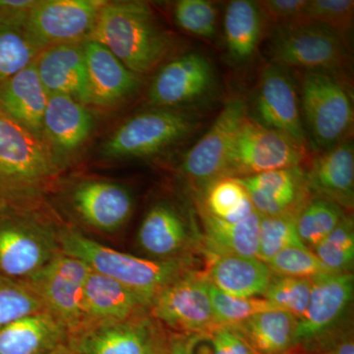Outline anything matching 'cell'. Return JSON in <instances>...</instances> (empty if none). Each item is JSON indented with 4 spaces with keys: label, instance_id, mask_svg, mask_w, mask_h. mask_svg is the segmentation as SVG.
Masks as SVG:
<instances>
[{
    "label": "cell",
    "instance_id": "cell-19",
    "mask_svg": "<svg viewBox=\"0 0 354 354\" xmlns=\"http://www.w3.org/2000/svg\"><path fill=\"white\" fill-rule=\"evenodd\" d=\"M87 65L90 106L101 109L120 106L135 97L142 87V77L133 73L101 44L84 41Z\"/></svg>",
    "mask_w": 354,
    "mask_h": 354
},
{
    "label": "cell",
    "instance_id": "cell-30",
    "mask_svg": "<svg viewBox=\"0 0 354 354\" xmlns=\"http://www.w3.org/2000/svg\"><path fill=\"white\" fill-rule=\"evenodd\" d=\"M264 17L257 2L234 0L223 18L225 46L232 62H246L255 55L262 37Z\"/></svg>",
    "mask_w": 354,
    "mask_h": 354
},
{
    "label": "cell",
    "instance_id": "cell-32",
    "mask_svg": "<svg viewBox=\"0 0 354 354\" xmlns=\"http://www.w3.org/2000/svg\"><path fill=\"white\" fill-rule=\"evenodd\" d=\"M344 215V209L334 202L316 195L310 196L295 218L302 244L313 250L334 230Z\"/></svg>",
    "mask_w": 354,
    "mask_h": 354
},
{
    "label": "cell",
    "instance_id": "cell-4",
    "mask_svg": "<svg viewBox=\"0 0 354 354\" xmlns=\"http://www.w3.org/2000/svg\"><path fill=\"white\" fill-rule=\"evenodd\" d=\"M7 208L0 215V274L26 281L62 252L59 227L36 207Z\"/></svg>",
    "mask_w": 354,
    "mask_h": 354
},
{
    "label": "cell",
    "instance_id": "cell-20",
    "mask_svg": "<svg viewBox=\"0 0 354 354\" xmlns=\"http://www.w3.org/2000/svg\"><path fill=\"white\" fill-rule=\"evenodd\" d=\"M236 179L261 216L297 215L311 194L302 165Z\"/></svg>",
    "mask_w": 354,
    "mask_h": 354
},
{
    "label": "cell",
    "instance_id": "cell-3",
    "mask_svg": "<svg viewBox=\"0 0 354 354\" xmlns=\"http://www.w3.org/2000/svg\"><path fill=\"white\" fill-rule=\"evenodd\" d=\"M60 250L82 261L92 271L118 281L151 307L156 297L194 267L190 257L171 260L140 258L120 252L86 236L73 227H59Z\"/></svg>",
    "mask_w": 354,
    "mask_h": 354
},
{
    "label": "cell",
    "instance_id": "cell-22",
    "mask_svg": "<svg viewBox=\"0 0 354 354\" xmlns=\"http://www.w3.org/2000/svg\"><path fill=\"white\" fill-rule=\"evenodd\" d=\"M39 80L48 95H62L90 106L84 41L51 46L37 57Z\"/></svg>",
    "mask_w": 354,
    "mask_h": 354
},
{
    "label": "cell",
    "instance_id": "cell-18",
    "mask_svg": "<svg viewBox=\"0 0 354 354\" xmlns=\"http://www.w3.org/2000/svg\"><path fill=\"white\" fill-rule=\"evenodd\" d=\"M160 330L149 315L91 326L68 337L80 354H146Z\"/></svg>",
    "mask_w": 354,
    "mask_h": 354
},
{
    "label": "cell",
    "instance_id": "cell-16",
    "mask_svg": "<svg viewBox=\"0 0 354 354\" xmlns=\"http://www.w3.org/2000/svg\"><path fill=\"white\" fill-rule=\"evenodd\" d=\"M95 124L94 114L86 104L67 95L48 97L43 120V140L62 171L87 145Z\"/></svg>",
    "mask_w": 354,
    "mask_h": 354
},
{
    "label": "cell",
    "instance_id": "cell-24",
    "mask_svg": "<svg viewBox=\"0 0 354 354\" xmlns=\"http://www.w3.org/2000/svg\"><path fill=\"white\" fill-rule=\"evenodd\" d=\"M307 183L316 196L334 202L342 209L354 206V151L344 140L312 160L306 171Z\"/></svg>",
    "mask_w": 354,
    "mask_h": 354
},
{
    "label": "cell",
    "instance_id": "cell-44",
    "mask_svg": "<svg viewBox=\"0 0 354 354\" xmlns=\"http://www.w3.org/2000/svg\"><path fill=\"white\" fill-rule=\"evenodd\" d=\"M37 0H0V20L26 25Z\"/></svg>",
    "mask_w": 354,
    "mask_h": 354
},
{
    "label": "cell",
    "instance_id": "cell-48",
    "mask_svg": "<svg viewBox=\"0 0 354 354\" xmlns=\"http://www.w3.org/2000/svg\"><path fill=\"white\" fill-rule=\"evenodd\" d=\"M254 354H258V353H254Z\"/></svg>",
    "mask_w": 354,
    "mask_h": 354
},
{
    "label": "cell",
    "instance_id": "cell-11",
    "mask_svg": "<svg viewBox=\"0 0 354 354\" xmlns=\"http://www.w3.org/2000/svg\"><path fill=\"white\" fill-rule=\"evenodd\" d=\"M150 316L179 334L215 329L206 274L193 270L167 286L151 305Z\"/></svg>",
    "mask_w": 354,
    "mask_h": 354
},
{
    "label": "cell",
    "instance_id": "cell-46",
    "mask_svg": "<svg viewBox=\"0 0 354 354\" xmlns=\"http://www.w3.org/2000/svg\"><path fill=\"white\" fill-rule=\"evenodd\" d=\"M146 354H169V348H167V334L162 332L160 329L157 337L153 339L152 346L149 348Z\"/></svg>",
    "mask_w": 354,
    "mask_h": 354
},
{
    "label": "cell",
    "instance_id": "cell-36",
    "mask_svg": "<svg viewBox=\"0 0 354 354\" xmlns=\"http://www.w3.org/2000/svg\"><path fill=\"white\" fill-rule=\"evenodd\" d=\"M41 311H46L43 302L27 281L0 274V329Z\"/></svg>",
    "mask_w": 354,
    "mask_h": 354
},
{
    "label": "cell",
    "instance_id": "cell-23",
    "mask_svg": "<svg viewBox=\"0 0 354 354\" xmlns=\"http://www.w3.org/2000/svg\"><path fill=\"white\" fill-rule=\"evenodd\" d=\"M149 314L150 307L134 291L91 270L84 290V326L81 330L97 324L120 322Z\"/></svg>",
    "mask_w": 354,
    "mask_h": 354
},
{
    "label": "cell",
    "instance_id": "cell-27",
    "mask_svg": "<svg viewBox=\"0 0 354 354\" xmlns=\"http://www.w3.org/2000/svg\"><path fill=\"white\" fill-rule=\"evenodd\" d=\"M67 342L66 330L46 311L23 317L0 329V354H50Z\"/></svg>",
    "mask_w": 354,
    "mask_h": 354
},
{
    "label": "cell",
    "instance_id": "cell-21",
    "mask_svg": "<svg viewBox=\"0 0 354 354\" xmlns=\"http://www.w3.org/2000/svg\"><path fill=\"white\" fill-rule=\"evenodd\" d=\"M137 243L151 259H179L189 257L187 251L194 243V237L180 212L171 203L160 201L144 216Z\"/></svg>",
    "mask_w": 354,
    "mask_h": 354
},
{
    "label": "cell",
    "instance_id": "cell-17",
    "mask_svg": "<svg viewBox=\"0 0 354 354\" xmlns=\"http://www.w3.org/2000/svg\"><path fill=\"white\" fill-rule=\"evenodd\" d=\"M255 111L257 122L307 146L297 91L290 77L278 65L272 64L263 70L256 91Z\"/></svg>",
    "mask_w": 354,
    "mask_h": 354
},
{
    "label": "cell",
    "instance_id": "cell-40",
    "mask_svg": "<svg viewBox=\"0 0 354 354\" xmlns=\"http://www.w3.org/2000/svg\"><path fill=\"white\" fill-rule=\"evenodd\" d=\"M274 276L313 279L330 274L313 251L305 246L283 249L267 263Z\"/></svg>",
    "mask_w": 354,
    "mask_h": 354
},
{
    "label": "cell",
    "instance_id": "cell-35",
    "mask_svg": "<svg viewBox=\"0 0 354 354\" xmlns=\"http://www.w3.org/2000/svg\"><path fill=\"white\" fill-rule=\"evenodd\" d=\"M297 215H260L259 245L256 258L267 264L277 254L288 247L304 246L297 234Z\"/></svg>",
    "mask_w": 354,
    "mask_h": 354
},
{
    "label": "cell",
    "instance_id": "cell-15",
    "mask_svg": "<svg viewBox=\"0 0 354 354\" xmlns=\"http://www.w3.org/2000/svg\"><path fill=\"white\" fill-rule=\"evenodd\" d=\"M353 293V272L324 274L312 279L308 307L297 320L293 348L314 341L348 321Z\"/></svg>",
    "mask_w": 354,
    "mask_h": 354
},
{
    "label": "cell",
    "instance_id": "cell-2",
    "mask_svg": "<svg viewBox=\"0 0 354 354\" xmlns=\"http://www.w3.org/2000/svg\"><path fill=\"white\" fill-rule=\"evenodd\" d=\"M62 171L43 140L0 109V204L37 207Z\"/></svg>",
    "mask_w": 354,
    "mask_h": 354
},
{
    "label": "cell",
    "instance_id": "cell-37",
    "mask_svg": "<svg viewBox=\"0 0 354 354\" xmlns=\"http://www.w3.org/2000/svg\"><path fill=\"white\" fill-rule=\"evenodd\" d=\"M209 297L215 327H232L261 312L277 309L265 298L232 297L218 290L211 283Z\"/></svg>",
    "mask_w": 354,
    "mask_h": 354
},
{
    "label": "cell",
    "instance_id": "cell-9",
    "mask_svg": "<svg viewBox=\"0 0 354 354\" xmlns=\"http://www.w3.org/2000/svg\"><path fill=\"white\" fill-rule=\"evenodd\" d=\"M91 269L82 261L60 252L43 269L26 279L68 337L84 326V290Z\"/></svg>",
    "mask_w": 354,
    "mask_h": 354
},
{
    "label": "cell",
    "instance_id": "cell-43",
    "mask_svg": "<svg viewBox=\"0 0 354 354\" xmlns=\"http://www.w3.org/2000/svg\"><path fill=\"white\" fill-rule=\"evenodd\" d=\"M209 354H254L247 342L230 327H216L206 333Z\"/></svg>",
    "mask_w": 354,
    "mask_h": 354
},
{
    "label": "cell",
    "instance_id": "cell-34",
    "mask_svg": "<svg viewBox=\"0 0 354 354\" xmlns=\"http://www.w3.org/2000/svg\"><path fill=\"white\" fill-rule=\"evenodd\" d=\"M330 274H349L354 265L353 218L344 215L339 225L313 249Z\"/></svg>",
    "mask_w": 354,
    "mask_h": 354
},
{
    "label": "cell",
    "instance_id": "cell-7",
    "mask_svg": "<svg viewBox=\"0 0 354 354\" xmlns=\"http://www.w3.org/2000/svg\"><path fill=\"white\" fill-rule=\"evenodd\" d=\"M308 155L307 146L247 116L228 151L223 177L241 178L299 167Z\"/></svg>",
    "mask_w": 354,
    "mask_h": 354
},
{
    "label": "cell",
    "instance_id": "cell-26",
    "mask_svg": "<svg viewBox=\"0 0 354 354\" xmlns=\"http://www.w3.org/2000/svg\"><path fill=\"white\" fill-rule=\"evenodd\" d=\"M206 256L207 279L218 290L232 297H263L272 278L269 266L258 258L215 254Z\"/></svg>",
    "mask_w": 354,
    "mask_h": 354
},
{
    "label": "cell",
    "instance_id": "cell-12",
    "mask_svg": "<svg viewBox=\"0 0 354 354\" xmlns=\"http://www.w3.org/2000/svg\"><path fill=\"white\" fill-rule=\"evenodd\" d=\"M66 200L84 225L106 234L120 230L134 212V196L129 188L106 179L77 181L67 191Z\"/></svg>",
    "mask_w": 354,
    "mask_h": 354
},
{
    "label": "cell",
    "instance_id": "cell-28",
    "mask_svg": "<svg viewBox=\"0 0 354 354\" xmlns=\"http://www.w3.org/2000/svg\"><path fill=\"white\" fill-rule=\"evenodd\" d=\"M297 318L279 309L267 310L232 326L258 354H288L295 346Z\"/></svg>",
    "mask_w": 354,
    "mask_h": 354
},
{
    "label": "cell",
    "instance_id": "cell-47",
    "mask_svg": "<svg viewBox=\"0 0 354 354\" xmlns=\"http://www.w3.org/2000/svg\"><path fill=\"white\" fill-rule=\"evenodd\" d=\"M50 354H80L69 346L68 342L59 344Z\"/></svg>",
    "mask_w": 354,
    "mask_h": 354
},
{
    "label": "cell",
    "instance_id": "cell-29",
    "mask_svg": "<svg viewBox=\"0 0 354 354\" xmlns=\"http://www.w3.org/2000/svg\"><path fill=\"white\" fill-rule=\"evenodd\" d=\"M206 254L257 257L261 216L254 212L245 220L228 223L201 208Z\"/></svg>",
    "mask_w": 354,
    "mask_h": 354
},
{
    "label": "cell",
    "instance_id": "cell-33",
    "mask_svg": "<svg viewBox=\"0 0 354 354\" xmlns=\"http://www.w3.org/2000/svg\"><path fill=\"white\" fill-rule=\"evenodd\" d=\"M39 53L26 25L0 20V85L32 64Z\"/></svg>",
    "mask_w": 354,
    "mask_h": 354
},
{
    "label": "cell",
    "instance_id": "cell-25",
    "mask_svg": "<svg viewBox=\"0 0 354 354\" xmlns=\"http://www.w3.org/2000/svg\"><path fill=\"white\" fill-rule=\"evenodd\" d=\"M35 62L0 85V109L43 140V120L50 95L39 80Z\"/></svg>",
    "mask_w": 354,
    "mask_h": 354
},
{
    "label": "cell",
    "instance_id": "cell-41",
    "mask_svg": "<svg viewBox=\"0 0 354 354\" xmlns=\"http://www.w3.org/2000/svg\"><path fill=\"white\" fill-rule=\"evenodd\" d=\"M353 0H308L305 21L325 26L344 39L353 29Z\"/></svg>",
    "mask_w": 354,
    "mask_h": 354
},
{
    "label": "cell",
    "instance_id": "cell-42",
    "mask_svg": "<svg viewBox=\"0 0 354 354\" xmlns=\"http://www.w3.org/2000/svg\"><path fill=\"white\" fill-rule=\"evenodd\" d=\"M308 0H265L257 1L264 20L267 19L272 24L286 26L295 23L306 22V11Z\"/></svg>",
    "mask_w": 354,
    "mask_h": 354
},
{
    "label": "cell",
    "instance_id": "cell-6",
    "mask_svg": "<svg viewBox=\"0 0 354 354\" xmlns=\"http://www.w3.org/2000/svg\"><path fill=\"white\" fill-rule=\"evenodd\" d=\"M272 64L335 76L348 66L344 39L325 26L301 22L279 26L270 43Z\"/></svg>",
    "mask_w": 354,
    "mask_h": 354
},
{
    "label": "cell",
    "instance_id": "cell-5",
    "mask_svg": "<svg viewBox=\"0 0 354 354\" xmlns=\"http://www.w3.org/2000/svg\"><path fill=\"white\" fill-rule=\"evenodd\" d=\"M198 125L184 109H149L123 121L102 144L99 155L108 160L153 157L187 138Z\"/></svg>",
    "mask_w": 354,
    "mask_h": 354
},
{
    "label": "cell",
    "instance_id": "cell-13",
    "mask_svg": "<svg viewBox=\"0 0 354 354\" xmlns=\"http://www.w3.org/2000/svg\"><path fill=\"white\" fill-rule=\"evenodd\" d=\"M246 118L243 100H230L206 134L186 153L181 174L198 187L206 188L221 178L228 151Z\"/></svg>",
    "mask_w": 354,
    "mask_h": 354
},
{
    "label": "cell",
    "instance_id": "cell-10",
    "mask_svg": "<svg viewBox=\"0 0 354 354\" xmlns=\"http://www.w3.org/2000/svg\"><path fill=\"white\" fill-rule=\"evenodd\" d=\"M106 0H37L26 31L39 50L82 43L92 36Z\"/></svg>",
    "mask_w": 354,
    "mask_h": 354
},
{
    "label": "cell",
    "instance_id": "cell-45",
    "mask_svg": "<svg viewBox=\"0 0 354 354\" xmlns=\"http://www.w3.org/2000/svg\"><path fill=\"white\" fill-rule=\"evenodd\" d=\"M203 335L204 334H167L169 354H196L195 349Z\"/></svg>",
    "mask_w": 354,
    "mask_h": 354
},
{
    "label": "cell",
    "instance_id": "cell-39",
    "mask_svg": "<svg viewBox=\"0 0 354 354\" xmlns=\"http://www.w3.org/2000/svg\"><path fill=\"white\" fill-rule=\"evenodd\" d=\"M174 21L184 32L200 38L215 37L218 10L208 0H179L174 6Z\"/></svg>",
    "mask_w": 354,
    "mask_h": 354
},
{
    "label": "cell",
    "instance_id": "cell-38",
    "mask_svg": "<svg viewBox=\"0 0 354 354\" xmlns=\"http://www.w3.org/2000/svg\"><path fill=\"white\" fill-rule=\"evenodd\" d=\"M312 291V279L274 276L266 290L263 298L295 317L301 318L308 307Z\"/></svg>",
    "mask_w": 354,
    "mask_h": 354
},
{
    "label": "cell",
    "instance_id": "cell-1",
    "mask_svg": "<svg viewBox=\"0 0 354 354\" xmlns=\"http://www.w3.org/2000/svg\"><path fill=\"white\" fill-rule=\"evenodd\" d=\"M90 39L141 77L160 66L176 44L150 4L138 0L106 1Z\"/></svg>",
    "mask_w": 354,
    "mask_h": 354
},
{
    "label": "cell",
    "instance_id": "cell-14",
    "mask_svg": "<svg viewBox=\"0 0 354 354\" xmlns=\"http://www.w3.org/2000/svg\"><path fill=\"white\" fill-rule=\"evenodd\" d=\"M214 83L215 73L208 58L185 53L158 70L148 90V102L153 108L183 109L206 97Z\"/></svg>",
    "mask_w": 354,
    "mask_h": 354
},
{
    "label": "cell",
    "instance_id": "cell-8",
    "mask_svg": "<svg viewBox=\"0 0 354 354\" xmlns=\"http://www.w3.org/2000/svg\"><path fill=\"white\" fill-rule=\"evenodd\" d=\"M301 111L314 143L326 151L344 141L353 125V106L337 76L308 71L301 85Z\"/></svg>",
    "mask_w": 354,
    "mask_h": 354
},
{
    "label": "cell",
    "instance_id": "cell-31",
    "mask_svg": "<svg viewBox=\"0 0 354 354\" xmlns=\"http://www.w3.org/2000/svg\"><path fill=\"white\" fill-rule=\"evenodd\" d=\"M202 209L228 223L245 220L256 211L245 188L232 177H221L205 188Z\"/></svg>",
    "mask_w": 354,
    "mask_h": 354
}]
</instances>
